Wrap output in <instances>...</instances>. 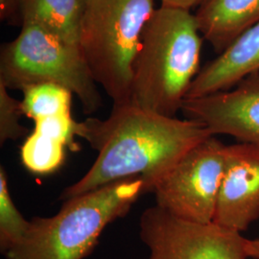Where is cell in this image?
Returning <instances> with one entry per match:
<instances>
[{"mask_svg": "<svg viewBox=\"0 0 259 259\" xmlns=\"http://www.w3.org/2000/svg\"><path fill=\"white\" fill-rule=\"evenodd\" d=\"M204 124L145 111L132 103L113 105L105 119L88 117L78 122L77 137L98 153L79 181L65 188V201L118 181L139 178L144 194L157 185L185 154L212 137Z\"/></svg>", "mask_w": 259, "mask_h": 259, "instance_id": "1", "label": "cell"}, {"mask_svg": "<svg viewBox=\"0 0 259 259\" xmlns=\"http://www.w3.org/2000/svg\"><path fill=\"white\" fill-rule=\"evenodd\" d=\"M202 37L189 10L165 5L156 8L135 60L130 103L176 117L201 70Z\"/></svg>", "mask_w": 259, "mask_h": 259, "instance_id": "2", "label": "cell"}, {"mask_svg": "<svg viewBox=\"0 0 259 259\" xmlns=\"http://www.w3.org/2000/svg\"><path fill=\"white\" fill-rule=\"evenodd\" d=\"M144 194L139 178L105 185L64 201L51 217H34L25 235L4 254L8 259H83L104 230L124 217Z\"/></svg>", "mask_w": 259, "mask_h": 259, "instance_id": "3", "label": "cell"}, {"mask_svg": "<svg viewBox=\"0 0 259 259\" xmlns=\"http://www.w3.org/2000/svg\"><path fill=\"white\" fill-rule=\"evenodd\" d=\"M155 0H83L78 47L113 105L130 102L133 67Z\"/></svg>", "mask_w": 259, "mask_h": 259, "instance_id": "4", "label": "cell"}, {"mask_svg": "<svg viewBox=\"0 0 259 259\" xmlns=\"http://www.w3.org/2000/svg\"><path fill=\"white\" fill-rule=\"evenodd\" d=\"M0 83L21 92L32 84L56 83L77 96L85 114L102 107L98 84L79 47L33 24H22L18 37L2 47Z\"/></svg>", "mask_w": 259, "mask_h": 259, "instance_id": "5", "label": "cell"}, {"mask_svg": "<svg viewBox=\"0 0 259 259\" xmlns=\"http://www.w3.org/2000/svg\"><path fill=\"white\" fill-rule=\"evenodd\" d=\"M226 146L212 136L190 149L157 185L156 205L185 221L213 223L225 172Z\"/></svg>", "mask_w": 259, "mask_h": 259, "instance_id": "6", "label": "cell"}, {"mask_svg": "<svg viewBox=\"0 0 259 259\" xmlns=\"http://www.w3.org/2000/svg\"><path fill=\"white\" fill-rule=\"evenodd\" d=\"M147 259H248L247 238L214 223L199 224L175 217L157 205L139 220Z\"/></svg>", "mask_w": 259, "mask_h": 259, "instance_id": "7", "label": "cell"}, {"mask_svg": "<svg viewBox=\"0 0 259 259\" xmlns=\"http://www.w3.org/2000/svg\"><path fill=\"white\" fill-rule=\"evenodd\" d=\"M181 111L185 118L204 124L213 136H232L259 146V71L230 91L186 98Z\"/></svg>", "mask_w": 259, "mask_h": 259, "instance_id": "8", "label": "cell"}, {"mask_svg": "<svg viewBox=\"0 0 259 259\" xmlns=\"http://www.w3.org/2000/svg\"><path fill=\"white\" fill-rule=\"evenodd\" d=\"M259 219V146H226V165L213 223L246 232Z\"/></svg>", "mask_w": 259, "mask_h": 259, "instance_id": "9", "label": "cell"}, {"mask_svg": "<svg viewBox=\"0 0 259 259\" xmlns=\"http://www.w3.org/2000/svg\"><path fill=\"white\" fill-rule=\"evenodd\" d=\"M256 71H259V22L204 65L191 83L185 99L230 91Z\"/></svg>", "mask_w": 259, "mask_h": 259, "instance_id": "10", "label": "cell"}, {"mask_svg": "<svg viewBox=\"0 0 259 259\" xmlns=\"http://www.w3.org/2000/svg\"><path fill=\"white\" fill-rule=\"evenodd\" d=\"M194 15L202 37L220 54L259 22V0H205Z\"/></svg>", "mask_w": 259, "mask_h": 259, "instance_id": "11", "label": "cell"}, {"mask_svg": "<svg viewBox=\"0 0 259 259\" xmlns=\"http://www.w3.org/2000/svg\"><path fill=\"white\" fill-rule=\"evenodd\" d=\"M22 24H33L78 46L83 0H19Z\"/></svg>", "mask_w": 259, "mask_h": 259, "instance_id": "12", "label": "cell"}, {"mask_svg": "<svg viewBox=\"0 0 259 259\" xmlns=\"http://www.w3.org/2000/svg\"><path fill=\"white\" fill-rule=\"evenodd\" d=\"M67 149L63 139L33 130L21 145L20 160L29 172L48 175L63 166Z\"/></svg>", "mask_w": 259, "mask_h": 259, "instance_id": "13", "label": "cell"}, {"mask_svg": "<svg viewBox=\"0 0 259 259\" xmlns=\"http://www.w3.org/2000/svg\"><path fill=\"white\" fill-rule=\"evenodd\" d=\"M23 114L33 121L71 112L72 93L52 83L32 84L23 91Z\"/></svg>", "mask_w": 259, "mask_h": 259, "instance_id": "14", "label": "cell"}, {"mask_svg": "<svg viewBox=\"0 0 259 259\" xmlns=\"http://www.w3.org/2000/svg\"><path fill=\"white\" fill-rule=\"evenodd\" d=\"M30 221L19 212L8 187L7 174L0 168V250L3 254L25 235Z\"/></svg>", "mask_w": 259, "mask_h": 259, "instance_id": "15", "label": "cell"}, {"mask_svg": "<svg viewBox=\"0 0 259 259\" xmlns=\"http://www.w3.org/2000/svg\"><path fill=\"white\" fill-rule=\"evenodd\" d=\"M24 115L21 101L8 93L4 83H0V144L8 140H17L27 135L28 130L21 125L20 118Z\"/></svg>", "mask_w": 259, "mask_h": 259, "instance_id": "16", "label": "cell"}, {"mask_svg": "<svg viewBox=\"0 0 259 259\" xmlns=\"http://www.w3.org/2000/svg\"><path fill=\"white\" fill-rule=\"evenodd\" d=\"M205 0H160L161 5L175 7L180 9L190 10L200 6Z\"/></svg>", "mask_w": 259, "mask_h": 259, "instance_id": "17", "label": "cell"}, {"mask_svg": "<svg viewBox=\"0 0 259 259\" xmlns=\"http://www.w3.org/2000/svg\"><path fill=\"white\" fill-rule=\"evenodd\" d=\"M19 0H0V15L1 19L9 17L18 6Z\"/></svg>", "mask_w": 259, "mask_h": 259, "instance_id": "18", "label": "cell"}, {"mask_svg": "<svg viewBox=\"0 0 259 259\" xmlns=\"http://www.w3.org/2000/svg\"><path fill=\"white\" fill-rule=\"evenodd\" d=\"M246 251L249 258L259 259V238L247 239Z\"/></svg>", "mask_w": 259, "mask_h": 259, "instance_id": "19", "label": "cell"}]
</instances>
